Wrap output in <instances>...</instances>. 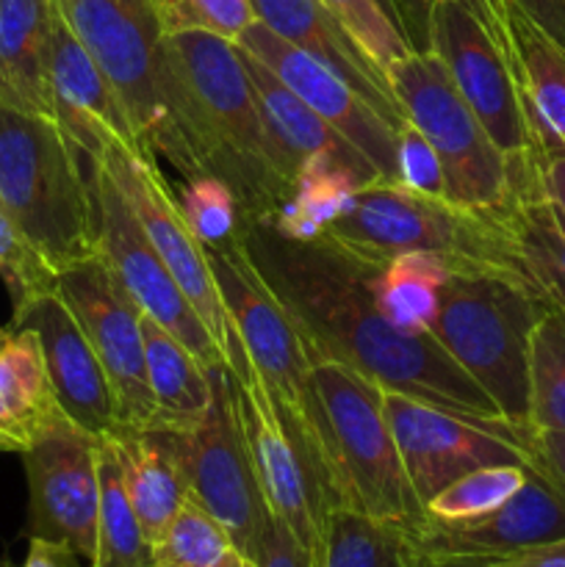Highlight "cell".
I'll return each instance as SVG.
<instances>
[{
	"mask_svg": "<svg viewBox=\"0 0 565 567\" xmlns=\"http://www.w3.org/2000/svg\"><path fill=\"white\" fill-rule=\"evenodd\" d=\"M61 17L127 111L138 144L170 161L181 177L197 175L175 120V81L166 28L155 0H55Z\"/></svg>",
	"mask_w": 565,
	"mask_h": 567,
	"instance_id": "6",
	"label": "cell"
},
{
	"mask_svg": "<svg viewBox=\"0 0 565 567\" xmlns=\"http://www.w3.org/2000/svg\"><path fill=\"white\" fill-rule=\"evenodd\" d=\"M227 365H230L233 402L269 515L297 537L310 563L319 567L325 520L336 504L305 449L294 441L264 377L244 352L236 327L227 349Z\"/></svg>",
	"mask_w": 565,
	"mask_h": 567,
	"instance_id": "10",
	"label": "cell"
},
{
	"mask_svg": "<svg viewBox=\"0 0 565 567\" xmlns=\"http://www.w3.org/2000/svg\"><path fill=\"white\" fill-rule=\"evenodd\" d=\"M435 0H393L399 28L415 53L430 50V14Z\"/></svg>",
	"mask_w": 565,
	"mask_h": 567,
	"instance_id": "45",
	"label": "cell"
},
{
	"mask_svg": "<svg viewBox=\"0 0 565 567\" xmlns=\"http://www.w3.org/2000/svg\"><path fill=\"white\" fill-rule=\"evenodd\" d=\"M236 44L269 66L305 105H310L327 125L355 144L374 164L382 181H397V127L382 120L336 72L258 20L238 37Z\"/></svg>",
	"mask_w": 565,
	"mask_h": 567,
	"instance_id": "18",
	"label": "cell"
},
{
	"mask_svg": "<svg viewBox=\"0 0 565 567\" xmlns=\"http://www.w3.org/2000/svg\"><path fill=\"white\" fill-rule=\"evenodd\" d=\"M452 266L435 255L408 252L386 260L374 271L377 305L408 332H430L441 302V288Z\"/></svg>",
	"mask_w": 565,
	"mask_h": 567,
	"instance_id": "31",
	"label": "cell"
},
{
	"mask_svg": "<svg viewBox=\"0 0 565 567\" xmlns=\"http://www.w3.org/2000/svg\"><path fill=\"white\" fill-rule=\"evenodd\" d=\"M325 236L369 264L424 252L446 260L452 269L496 271L535 288L496 208H465L397 181L360 188Z\"/></svg>",
	"mask_w": 565,
	"mask_h": 567,
	"instance_id": "4",
	"label": "cell"
},
{
	"mask_svg": "<svg viewBox=\"0 0 565 567\" xmlns=\"http://www.w3.org/2000/svg\"><path fill=\"white\" fill-rule=\"evenodd\" d=\"M55 17V0H0V100L50 120H55L50 92Z\"/></svg>",
	"mask_w": 565,
	"mask_h": 567,
	"instance_id": "26",
	"label": "cell"
},
{
	"mask_svg": "<svg viewBox=\"0 0 565 567\" xmlns=\"http://www.w3.org/2000/svg\"><path fill=\"white\" fill-rule=\"evenodd\" d=\"M408 540L427 554H463V557H504L526 548L565 540V493L554 482L526 468V482L493 513L474 520L421 518L404 529Z\"/></svg>",
	"mask_w": 565,
	"mask_h": 567,
	"instance_id": "19",
	"label": "cell"
},
{
	"mask_svg": "<svg viewBox=\"0 0 565 567\" xmlns=\"http://www.w3.org/2000/svg\"><path fill=\"white\" fill-rule=\"evenodd\" d=\"M205 255H208L210 275H214L216 288L222 293L227 319L236 327L244 352L260 371L294 441L305 449L314 468L319 471L332 504H336L325 460L321 408L314 391V380H310L314 360L305 347V338L299 336L291 316L282 310V305L271 297L269 288L260 282L253 266L247 264L238 241L227 244V247L205 249Z\"/></svg>",
	"mask_w": 565,
	"mask_h": 567,
	"instance_id": "8",
	"label": "cell"
},
{
	"mask_svg": "<svg viewBox=\"0 0 565 567\" xmlns=\"http://www.w3.org/2000/svg\"><path fill=\"white\" fill-rule=\"evenodd\" d=\"M253 11L269 31L336 72L397 131L408 122L386 72L319 0H253Z\"/></svg>",
	"mask_w": 565,
	"mask_h": 567,
	"instance_id": "22",
	"label": "cell"
},
{
	"mask_svg": "<svg viewBox=\"0 0 565 567\" xmlns=\"http://www.w3.org/2000/svg\"><path fill=\"white\" fill-rule=\"evenodd\" d=\"M89 166H92L94 205H97V258L125 288L133 305L170 330L205 369L227 365L219 343L214 341L161 255L155 252L116 183L100 164Z\"/></svg>",
	"mask_w": 565,
	"mask_h": 567,
	"instance_id": "14",
	"label": "cell"
},
{
	"mask_svg": "<svg viewBox=\"0 0 565 567\" xmlns=\"http://www.w3.org/2000/svg\"><path fill=\"white\" fill-rule=\"evenodd\" d=\"M382 410L421 507L469 471L485 465L530 468L524 443L526 426L476 424L386 388H382Z\"/></svg>",
	"mask_w": 565,
	"mask_h": 567,
	"instance_id": "13",
	"label": "cell"
},
{
	"mask_svg": "<svg viewBox=\"0 0 565 567\" xmlns=\"http://www.w3.org/2000/svg\"><path fill=\"white\" fill-rule=\"evenodd\" d=\"M319 3L343 22V28L358 39L360 48L377 61L386 75L397 61L413 53L399 22L377 0H319Z\"/></svg>",
	"mask_w": 565,
	"mask_h": 567,
	"instance_id": "39",
	"label": "cell"
},
{
	"mask_svg": "<svg viewBox=\"0 0 565 567\" xmlns=\"http://www.w3.org/2000/svg\"><path fill=\"white\" fill-rule=\"evenodd\" d=\"M524 443L530 454V468H535L565 493V432L526 426Z\"/></svg>",
	"mask_w": 565,
	"mask_h": 567,
	"instance_id": "43",
	"label": "cell"
},
{
	"mask_svg": "<svg viewBox=\"0 0 565 567\" xmlns=\"http://www.w3.org/2000/svg\"><path fill=\"white\" fill-rule=\"evenodd\" d=\"M208 371L210 404L203 421L188 432L172 430L177 460L186 476L188 498L214 515L233 537L238 551L255 565L271 515L233 402L230 365H216Z\"/></svg>",
	"mask_w": 565,
	"mask_h": 567,
	"instance_id": "11",
	"label": "cell"
},
{
	"mask_svg": "<svg viewBox=\"0 0 565 567\" xmlns=\"http://www.w3.org/2000/svg\"><path fill=\"white\" fill-rule=\"evenodd\" d=\"M430 50L493 144L507 158L530 153V125L507 50L458 0L432 3Z\"/></svg>",
	"mask_w": 565,
	"mask_h": 567,
	"instance_id": "17",
	"label": "cell"
},
{
	"mask_svg": "<svg viewBox=\"0 0 565 567\" xmlns=\"http://www.w3.org/2000/svg\"><path fill=\"white\" fill-rule=\"evenodd\" d=\"M61 419L37 330H9L0 343V452L22 454Z\"/></svg>",
	"mask_w": 565,
	"mask_h": 567,
	"instance_id": "27",
	"label": "cell"
},
{
	"mask_svg": "<svg viewBox=\"0 0 565 567\" xmlns=\"http://www.w3.org/2000/svg\"><path fill=\"white\" fill-rule=\"evenodd\" d=\"M11 327L14 330L17 327L37 330L55 399H59L66 419L100 437L120 430V413H116V399L109 377H105L92 343L83 336L75 316L70 313L59 293L53 291L39 299Z\"/></svg>",
	"mask_w": 565,
	"mask_h": 567,
	"instance_id": "20",
	"label": "cell"
},
{
	"mask_svg": "<svg viewBox=\"0 0 565 567\" xmlns=\"http://www.w3.org/2000/svg\"><path fill=\"white\" fill-rule=\"evenodd\" d=\"M55 293L75 316L78 327L89 338L109 377L120 426H131V430L153 426L155 402L147 382V365H144L138 308L127 297L125 288L94 255L61 271Z\"/></svg>",
	"mask_w": 565,
	"mask_h": 567,
	"instance_id": "16",
	"label": "cell"
},
{
	"mask_svg": "<svg viewBox=\"0 0 565 567\" xmlns=\"http://www.w3.org/2000/svg\"><path fill=\"white\" fill-rule=\"evenodd\" d=\"M404 120L424 133L443 166V197L465 208H496L510 192L507 155L458 92L432 50L410 53L388 70Z\"/></svg>",
	"mask_w": 565,
	"mask_h": 567,
	"instance_id": "9",
	"label": "cell"
},
{
	"mask_svg": "<svg viewBox=\"0 0 565 567\" xmlns=\"http://www.w3.org/2000/svg\"><path fill=\"white\" fill-rule=\"evenodd\" d=\"M319 567H415V551L399 526L349 507H332L325 520Z\"/></svg>",
	"mask_w": 565,
	"mask_h": 567,
	"instance_id": "33",
	"label": "cell"
},
{
	"mask_svg": "<svg viewBox=\"0 0 565 567\" xmlns=\"http://www.w3.org/2000/svg\"><path fill=\"white\" fill-rule=\"evenodd\" d=\"M242 61L247 66L255 94H258L266 125H269L271 136H275L277 147H280L294 177H297V169L305 161L314 158V155H325V158L336 161L343 169L352 172L355 181L363 188L382 181L374 164L355 144H349L336 127L327 125L310 105H305L269 66L260 64L247 50H242Z\"/></svg>",
	"mask_w": 565,
	"mask_h": 567,
	"instance_id": "24",
	"label": "cell"
},
{
	"mask_svg": "<svg viewBox=\"0 0 565 567\" xmlns=\"http://www.w3.org/2000/svg\"><path fill=\"white\" fill-rule=\"evenodd\" d=\"M530 426L565 432V310L548 308L532 332Z\"/></svg>",
	"mask_w": 565,
	"mask_h": 567,
	"instance_id": "35",
	"label": "cell"
},
{
	"mask_svg": "<svg viewBox=\"0 0 565 567\" xmlns=\"http://www.w3.org/2000/svg\"><path fill=\"white\" fill-rule=\"evenodd\" d=\"M255 567H314V563H310L308 551L297 543V537L280 520L271 518Z\"/></svg>",
	"mask_w": 565,
	"mask_h": 567,
	"instance_id": "44",
	"label": "cell"
},
{
	"mask_svg": "<svg viewBox=\"0 0 565 567\" xmlns=\"http://www.w3.org/2000/svg\"><path fill=\"white\" fill-rule=\"evenodd\" d=\"M507 48L524 109L565 144V50L510 0Z\"/></svg>",
	"mask_w": 565,
	"mask_h": 567,
	"instance_id": "29",
	"label": "cell"
},
{
	"mask_svg": "<svg viewBox=\"0 0 565 567\" xmlns=\"http://www.w3.org/2000/svg\"><path fill=\"white\" fill-rule=\"evenodd\" d=\"M94 164L103 166L111 181L116 183L122 197L136 214L142 230L147 233L150 244L161 255L170 275L175 277L181 291L186 293V299L197 310V316L208 327L227 360L233 324L227 319L225 305H222V293L216 288L214 275H210L208 255L183 219L175 188L161 175L155 155L136 147V144L111 142Z\"/></svg>",
	"mask_w": 565,
	"mask_h": 567,
	"instance_id": "12",
	"label": "cell"
},
{
	"mask_svg": "<svg viewBox=\"0 0 565 567\" xmlns=\"http://www.w3.org/2000/svg\"><path fill=\"white\" fill-rule=\"evenodd\" d=\"M6 336H9V330H3V327H0V343L6 341Z\"/></svg>",
	"mask_w": 565,
	"mask_h": 567,
	"instance_id": "52",
	"label": "cell"
},
{
	"mask_svg": "<svg viewBox=\"0 0 565 567\" xmlns=\"http://www.w3.org/2000/svg\"><path fill=\"white\" fill-rule=\"evenodd\" d=\"M0 280L14 305L11 324H17L39 299L53 293L59 282V271L39 255V249L3 210H0Z\"/></svg>",
	"mask_w": 565,
	"mask_h": 567,
	"instance_id": "38",
	"label": "cell"
},
{
	"mask_svg": "<svg viewBox=\"0 0 565 567\" xmlns=\"http://www.w3.org/2000/svg\"><path fill=\"white\" fill-rule=\"evenodd\" d=\"M103 437H109L120 460L122 482L144 537L150 546H155L188 498L175 435L164 426H144V430L120 426Z\"/></svg>",
	"mask_w": 565,
	"mask_h": 567,
	"instance_id": "25",
	"label": "cell"
},
{
	"mask_svg": "<svg viewBox=\"0 0 565 567\" xmlns=\"http://www.w3.org/2000/svg\"><path fill=\"white\" fill-rule=\"evenodd\" d=\"M22 567H89V565L83 563L75 551H70V548L31 537V546H28V557L25 563H22Z\"/></svg>",
	"mask_w": 565,
	"mask_h": 567,
	"instance_id": "49",
	"label": "cell"
},
{
	"mask_svg": "<svg viewBox=\"0 0 565 567\" xmlns=\"http://www.w3.org/2000/svg\"><path fill=\"white\" fill-rule=\"evenodd\" d=\"M325 424V460L338 507L408 529L424 518L382 410V388L338 360L310 369Z\"/></svg>",
	"mask_w": 565,
	"mask_h": 567,
	"instance_id": "7",
	"label": "cell"
},
{
	"mask_svg": "<svg viewBox=\"0 0 565 567\" xmlns=\"http://www.w3.org/2000/svg\"><path fill=\"white\" fill-rule=\"evenodd\" d=\"M97 474V554H94L92 567H153V546L133 513L125 482H122L120 460L109 437H100Z\"/></svg>",
	"mask_w": 565,
	"mask_h": 567,
	"instance_id": "32",
	"label": "cell"
},
{
	"mask_svg": "<svg viewBox=\"0 0 565 567\" xmlns=\"http://www.w3.org/2000/svg\"><path fill=\"white\" fill-rule=\"evenodd\" d=\"M552 305L496 271L452 269L430 336L493 399L513 426H530L532 332Z\"/></svg>",
	"mask_w": 565,
	"mask_h": 567,
	"instance_id": "5",
	"label": "cell"
},
{
	"mask_svg": "<svg viewBox=\"0 0 565 567\" xmlns=\"http://www.w3.org/2000/svg\"><path fill=\"white\" fill-rule=\"evenodd\" d=\"M144 365L155 402L153 426L188 432L203 421L210 404V371L172 336L138 310Z\"/></svg>",
	"mask_w": 565,
	"mask_h": 567,
	"instance_id": "28",
	"label": "cell"
},
{
	"mask_svg": "<svg viewBox=\"0 0 565 567\" xmlns=\"http://www.w3.org/2000/svg\"><path fill=\"white\" fill-rule=\"evenodd\" d=\"M166 33L172 31H208L227 42H238L255 22L253 0H172L161 9Z\"/></svg>",
	"mask_w": 565,
	"mask_h": 567,
	"instance_id": "40",
	"label": "cell"
},
{
	"mask_svg": "<svg viewBox=\"0 0 565 567\" xmlns=\"http://www.w3.org/2000/svg\"><path fill=\"white\" fill-rule=\"evenodd\" d=\"M175 199L183 219H186V225L192 227V233L205 249L227 247V244L238 241L244 216L242 208H238L236 194L222 177H181V186L175 188Z\"/></svg>",
	"mask_w": 565,
	"mask_h": 567,
	"instance_id": "37",
	"label": "cell"
},
{
	"mask_svg": "<svg viewBox=\"0 0 565 567\" xmlns=\"http://www.w3.org/2000/svg\"><path fill=\"white\" fill-rule=\"evenodd\" d=\"M155 3H158V11H161V9H166V6H170L172 0H155Z\"/></svg>",
	"mask_w": 565,
	"mask_h": 567,
	"instance_id": "51",
	"label": "cell"
},
{
	"mask_svg": "<svg viewBox=\"0 0 565 567\" xmlns=\"http://www.w3.org/2000/svg\"><path fill=\"white\" fill-rule=\"evenodd\" d=\"M524 114L526 125H530V158L535 164L537 181H541L546 197L565 216V144L537 116H532L526 109Z\"/></svg>",
	"mask_w": 565,
	"mask_h": 567,
	"instance_id": "42",
	"label": "cell"
},
{
	"mask_svg": "<svg viewBox=\"0 0 565 567\" xmlns=\"http://www.w3.org/2000/svg\"><path fill=\"white\" fill-rule=\"evenodd\" d=\"M50 92L55 122L86 164H94L111 142L142 147L120 97L86 48L78 42L61 11L55 17L50 50Z\"/></svg>",
	"mask_w": 565,
	"mask_h": 567,
	"instance_id": "21",
	"label": "cell"
},
{
	"mask_svg": "<svg viewBox=\"0 0 565 567\" xmlns=\"http://www.w3.org/2000/svg\"><path fill=\"white\" fill-rule=\"evenodd\" d=\"M175 120L197 175L233 188L244 221L269 219L291 197L294 175L271 136L236 42L208 31L164 39Z\"/></svg>",
	"mask_w": 565,
	"mask_h": 567,
	"instance_id": "2",
	"label": "cell"
},
{
	"mask_svg": "<svg viewBox=\"0 0 565 567\" xmlns=\"http://www.w3.org/2000/svg\"><path fill=\"white\" fill-rule=\"evenodd\" d=\"M413 546V543H410ZM415 551V567H496L491 563V557H463V554H427Z\"/></svg>",
	"mask_w": 565,
	"mask_h": 567,
	"instance_id": "50",
	"label": "cell"
},
{
	"mask_svg": "<svg viewBox=\"0 0 565 567\" xmlns=\"http://www.w3.org/2000/svg\"><path fill=\"white\" fill-rule=\"evenodd\" d=\"M491 563L496 567H565V540L504 554V557H491Z\"/></svg>",
	"mask_w": 565,
	"mask_h": 567,
	"instance_id": "48",
	"label": "cell"
},
{
	"mask_svg": "<svg viewBox=\"0 0 565 567\" xmlns=\"http://www.w3.org/2000/svg\"><path fill=\"white\" fill-rule=\"evenodd\" d=\"M510 192L496 214L521 266L552 308L565 310V216L543 192L530 153L507 158Z\"/></svg>",
	"mask_w": 565,
	"mask_h": 567,
	"instance_id": "23",
	"label": "cell"
},
{
	"mask_svg": "<svg viewBox=\"0 0 565 567\" xmlns=\"http://www.w3.org/2000/svg\"><path fill=\"white\" fill-rule=\"evenodd\" d=\"M0 210L55 271L97 255L92 166L50 116L0 100Z\"/></svg>",
	"mask_w": 565,
	"mask_h": 567,
	"instance_id": "3",
	"label": "cell"
},
{
	"mask_svg": "<svg viewBox=\"0 0 565 567\" xmlns=\"http://www.w3.org/2000/svg\"><path fill=\"white\" fill-rule=\"evenodd\" d=\"M397 183L413 188V192L443 197L446 181H443V166L432 144L424 133L404 122L397 131Z\"/></svg>",
	"mask_w": 565,
	"mask_h": 567,
	"instance_id": "41",
	"label": "cell"
},
{
	"mask_svg": "<svg viewBox=\"0 0 565 567\" xmlns=\"http://www.w3.org/2000/svg\"><path fill=\"white\" fill-rule=\"evenodd\" d=\"M100 435L64 415L22 452L28 480V537L75 551L89 567L97 554Z\"/></svg>",
	"mask_w": 565,
	"mask_h": 567,
	"instance_id": "15",
	"label": "cell"
},
{
	"mask_svg": "<svg viewBox=\"0 0 565 567\" xmlns=\"http://www.w3.org/2000/svg\"><path fill=\"white\" fill-rule=\"evenodd\" d=\"M460 6H465V9L471 11V14L476 17V20L482 22V25L487 28V33H491L493 39H496L499 44H502L504 50H507L510 55V48H507V0H458Z\"/></svg>",
	"mask_w": 565,
	"mask_h": 567,
	"instance_id": "47",
	"label": "cell"
},
{
	"mask_svg": "<svg viewBox=\"0 0 565 567\" xmlns=\"http://www.w3.org/2000/svg\"><path fill=\"white\" fill-rule=\"evenodd\" d=\"M360 188L363 186L355 181L352 172L325 155H314L299 166L291 197L275 216H269V221L282 236L314 241L325 236L327 227L343 214Z\"/></svg>",
	"mask_w": 565,
	"mask_h": 567,
	"instance_id": "30",
	"label": "cell"
},
{
	"mask_svg": "<svg viewBox=\"0 0 565 567\" xmlns=\"http://www.w3.org/2000/svg\"><path fill=\"white\" fill-rule=\"evenodd\" d=\"M565 50V0H510Z\"/></svg>",
	"mask_w": 565,
	"mask_h": 567,
	"instance_id": "46",
	"label": "cell"
},
{
	"mask_svg": "<svg viewBox=\"0 0 565 567\" xmlns=\"http://www.w3.org/2000/svg\"><path fill=\"white\" fill-rule=\"evenodd\" d=\"M153 567H255L236 548L225 526L186 498L153 546Z\"/></svg>",
	"mask_w": 565,
	"mask_h": 567,
	"instance_id": "34",
	"label": "cell"
},
{
	"mask_svg": "<svg viewBox=\"0 0 565 567\" xmlns=\"http://www.w3.org/2000/svg\"><path fill=\"white\" fill-rule=\"evenodd\" d=\"M238 247L291 316L310 360H338L386 391L476 424H510L430 332H408L388 319L374 297L380 264L347 252L327 236L314 241L288 238L269 219L244 221Z\"/></svg>",
	"mask_w": 565,
	"mask_h": 567,
	"instance_id": "1",
	"label": "cell"
},
{
	"mask_svg": "<svg viewBox=\"0 0 565 567\" xmlns=\"http://www.w3.org/2000/svg\"><path fill=\"white\" fill-rule=\"evenodd\" d=\"M526 482L524 465H485L463 474L424 504V515L443 524L474 520L502 507Z\"/></svg>",
	"mask_w": 565,
	"mask_h": 567,
	"instance_id": "36",
	"label": "cell"
}]
</instances>
